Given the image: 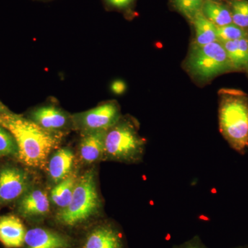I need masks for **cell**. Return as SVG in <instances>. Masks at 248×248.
Returning a JSON list of instances; mask_svg holds the SVG:
<instances>
[{"label":"cell","instance_id":"484cf974","mask_svg":"<svg viewBox=\"0 0 248 248\" xmlns=\"http://www.w3.org/2000/svg\"><path fill=\"white\" fill-rule=\"evenodd\" d=\"M6 111H7V110L5 108L4 105L0 102V117H1V115L4 114L5 112H6Z\"/></svg>","mask_w":248,"mask_h":248},{"label":"cell","instance_id":"d4e9b609","mask_svg":"<svg viewBox=\"0 0 248 248\" xmlns=\"http://www.w3.org/2000/svg\"><path fill=\"white\" fill-rule=\"evenodd\" d=\"M112 89L115 93H122L125 90V84L122 81H117L112 84Z\"/></svg>","mask_w":248,"mask_h":248},{"label":"cell","instance_id":"7a4b0ae2","mask_svg":"<svg viewBox=\"0 0 248 248\" xmlns=\"http://www.w3.org/2000/svg\"><path fill=\"white\" fill-rule=\"evenodd\" d=\"M220 131L233 149L248 147V101L244 93L234 90L222 92L220 100Z\"/></svg>","mask_w":248,"mask_h":248},{"label":"cell","instance_id":"8fae6325","mask_svg":"<svg viewBox=\"0 0 248 248\" xmlns=\"http://www.w3.org/2000/svg\"><path fill=\"white\" fill-rule=\"evenodd\" d=\"M18 210L22 216L29 218L45 217L50 210V202L44 191L31 190L23 196L18 205Z\"/></svg>","mask_w":248,"mask_h":248},{"label":"cell","instance_id":"2e32d148","mask_svg":"<svg viewBox=\"0 0 248 248\" xmlns=\"http://www.w3.org/2000/svg\"><path fill=\"white\" fill-rule=\"evenodd\" d=\"M192 23L195 31V46H202L218 41L217 27L202 12L194 18Z\"/></svg>","mask_w":248,"mask_h":248},{"label":"cell","instance_id":"277c9868","mask_svg":"<svg viewBox=\"0 0 248 248\" xmlns=\"http://www.w3.org/2000/svg\"><path fill=\"white\" fill-rule=\"evenodd\" d=\"M105 156L124 162H138L144 153L146 141L140 136L133 124L120 120L107 131Z\"/></svg>","mask_w":248,"mask_h":248},{"label":"cell","instance_id":"5b68a950","mask_svg":"<svg viewBox=\"0 0 248 248\" xmlns=\"http://www.w3.org/2000/svg\"><path fill=\"white\" fill-rule=\"evenodd\" d=\"M186 66L194 78L202 81L232 69L224 47L218 41L202 46L194 45Z\"/></svg>","mask_w":248,"mask_h":248},{"label":"cell","instance_id":"7402d4cb","mask_svg":"<svg viewBox=\"0 0 248 248\" xmlns=\"http://www.w3.org/2000/svg\"><path fill=\"white\" fill-rule=\"evenodd\" d=\"M17 155V147L12 134L0 125V157Z\"/></svg>","mask_w":248,"mask_h":248},{"label":"cell","instance_id":"ba28073f","mask_svg":"<svg viewBox=\"0 0 248 248\" xmlns=\"http://www.w3.org/2000/svg\"><path fill=\"white\" fill-rule=\"evenodd\" d=\"M29 186L27 173L16 167L0 170V202L10 203L24 195Z\"/></svg>","mask_w":248,"mask_h":248},{"label":"cell","instance_id":"ac0fdd59","mask_svg":"<svg viewBox=\"0 0 248 248\" xmlns=\"http://www.w3.org/2000/svg\"><path fill=\"white\" fill-rule=\"evenodd\" d=\"M202 14L217 27L233 23L231 10L218 1H203Z\"/></svg>","mask_w":248,"mask_h":248},{"label":"cell","instance_id":"7c38bea8","mask_svg":"<svg viewBox=\"0 0 248 248\" xmlns=\"http://www.w3.org/2000/svg\"><path fill=\"white\" fill-rule=\"evenodd\" d=\"M32 121L46 130L60 132L68 125V115L53 106L37 108L31 113Z\"/></svg>","mask_w":248,"mask_h":248},{"label":"cell","instance_id":"3957f363","mask_svg":"<svg viewBox=\"0 0 248 248\" xmlns=\"http://www.w3.org/2000/svg\"><path fill=\"white\" fill-rule=\"evenodd\" d=\"M100 206L95 175L88 171L78 178L71 202L59 212L57 221L66 228H76L97 215Z\"/></svg>","mask_w":248,"mask_h":248},{"label":"cell","instance_id":"9c48e42d","mask_svg":"<svg viewBox=\"0 0 248 248\" xmlns=\"http://www.w3.org/2000/svg\"><path fill=\"white\" fill-rule=\"evenodd\" d=\"M22 248H73V241L55 230L35 227L27 230Z\"/></svg>","mask_w":248,"mask_h":248},{"label":"cell","instance_id":"9a60e30c","mask_svg":"<svg viewBox=\"0 0 248 248\" xmlns=\"http://www.w3.org/2000/svg\"><path fill=\"white\" fill-rule=\"evenodd\" d=\"M232 68L248 71V40L247 38L228 41L221 43Z\"/></svg>","mask_w":248,"mask_h":248},{"label":"cell","instance_id":"5bb4252c","mask_svg":"<svg viewBox=\"0 0 248 248\" xmlns=\"http://www.w3.org/2000/svg\"><path fill=\"white\" fill-rule=\"evenodd\" d=\"M75 155L68 148H63L54 153L48 162V173L54 182L59 183L71 173Z\"/></svg>","mask_w":248,"mask_h":248},{"label":"cell","instance_id":"8992f818","mask_svg":"<svg viewBox=\"0 0 248 248\" xmlns=\"http://www.w3.org/2000/svg\"><path fill=\"white\" fill-rule=\"evenodd\" d=\"M120 108L117 103L109 102L74 117L77 126L86 133L107 131L120 122Z\"/></svg>","mask_w":248,"mask_h":248},{"label":"cell","instance_id":"83f0119b","mask_svg":"<svg viewBox=\"0 0 248 248\" xmlns=\"http://www.w3.org/2000/svg\"><path fill=\"white\" fill-rule=\"evenodd\" d=\"M236 248H248V246H244V247H239Z\"/></svg>","mask_w":248,"mask_h":248},{"label":"cell","instance_id":"52a82bcc","mask_svg":"<svg viewBox=\"0 0 248 248\" xmlns=\"http://www.w3.org/2000/svg\"><path fill=\"white\" fill-rule=\"evenodd\" d=\"M80 248H125V240L115 225L101 223L85 235Z\"/></svg>","mask_w":248,"mask_h":248},{"label":"cell","instance_id":"4fadbf2b","mask_svg":"<svg viewBox=\"0 0 248 248\" xmlns=\"http://www.w3.org/2000/svg\"><path fill=\"white\" fill-rule=\"evenodd\" d=\"M107 131L86 133L79 144V155L86 164L96 162L105 155V136Z\"/></svg>","mask_w":248,"mask_h":248},{"label":"cell","instance_id":"4316f807","mask_svg":"<svg viewBox=\"0 0 248 248\" xmlns=\"http://www.w3.org/2000/svg\"><path fill=\"white\" fill-rule=\"evenodd\" d=\"M203 1H218L219 0H203Z\"/></svg>","mask_w":248,"mask_h":248},{"label":"cell","instance_id":"44dd1931","mask_svg":"<svg viewBox=\"0 0 248 248\" xmlns=\"http://www.w3.org/2000/svg\"><path fill=\"white\" fill-rule=\"evenodd\" d=\"M247 37L248 33L244 29L238 27L233 23L223 27H217V38L218 42L221 43Z\"/></svg>","mask_w":248,"mask_h":248},{"label":"cell","instance_id":"30bf717a","mask_svg":"<svg viewBox=\"0 0 248 248\" xmlns=\"http://www.w3.org/2000/svg\"><path fill=\"white\" fill-rule=\"evenodd\" d=\"M27 228L21 218L16 215L0 217V243L6 248H22Z\"/></svg>","mask_w":248,"mask_h":248},{"label":"cell","instance_id":"603a6c76","mask_svg":"<svg viewBox=\"0 0 248 248\" xmlns=\"http://www.w3.org/2000/svg\"><path fill=\"white\" fill-rule=\"evenodd\" d=\"M102 1L109 9L130 14L136 0H102Z\"/></svg>","mask_w":248,"mask_h":248},{"label":"cell","instance_id":"cb8c5ba5","mask_svg":"<svg viewBox=\"0 0 248 248\" xmlns=\"http://www.w3.org/2000/svg\"><path fill=\"white\" fill-rule=\"evenodd\" d=\"M172 248H208L203 241L200 239V236H195L192 239L183 243L182 244L176 245Z\"/></svg>","mask_w":248,"mask_h":248},{"label":"cell","instance_id":"ffe728a7","mask_svg":"<svg viewBox=\"0 0 248 248\" xmlns=\"http://www.w3.org/2000/svg\"><path fill=\"white\" fill-rule=\"evenodd\" d=\"M233 24L248 28V0H230Z\"/></svg>","mask_w":248,"mask_h":248},{"label":"cell","instance_id":"d6986e66","mask_svg":"<svg viewBox=\"0 0 248 248\" xmlns=\"http://www.w3.org/2000/svg\"><path fill=\"white\" fill-rule=\"evenodd\" d=\"M175 9L192 22L194 18L202 12L203 0H171Z\"/></svg>","mask_w":248,"mask_h":248},{"label":"cell","instance_id":"f546056e","mask_svg":"<svg viewBox=\"0 0 248 248\" xmlns=\"http://www.w3.org/2000/svg\"></svg>","mask_w":248,"mask_h":248},{"label":"cell","instance_id":"e0dca14e","mask_svg":"<svg viewBox=\"0 0 248 248\" xmlns=\"http://www.w3.org/2000/svg\"><path fill=\"white\" fill-rule=\"evenodd\" d=\"M78 176L71 173L66 179L59 182L50 193V199L55 205L61 209L68 206L71 202L75 187L78 182Z\"/></svg>","mask_w":248,"mask_h":248},{"label":"cell","instance_id":"f1b7e54d","mask_svg":"<svg viewBox=\"0 0 248 248\" xmlns=\"http://www.w3.org/2000/svg\"><path fill=\"white\" fill-rule=\"evenodd\" d=\"M43 1H45V0H43Z\"/></svg>","mask_w":248,"mask_h":248},{"label":"cell","instance_id":"6da1fadb","mask_svg":"<svg viewBox=\"0 0 248 248\" xmlns=\"http://www.w3.org/2000/svg\"><path fill=\"white\" fill-rule=\"evenodd\" d=\"M0 125L12 134L17 147V156L29 167L44 169L49 155L61 143L60 132L46 130L33 121L6 111L0 117Z\"/></svg>","mask_w":248,"mask_h":248}]
</instances>
